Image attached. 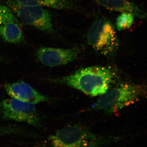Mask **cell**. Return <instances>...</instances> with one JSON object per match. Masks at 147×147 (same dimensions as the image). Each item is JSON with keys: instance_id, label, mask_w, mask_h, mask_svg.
<instances>
[{"instance_id": "cell-1", "label": "cell", "mask_w": 147, "mask_h": 147, "mask_svg": "<svg viewBox=\"0 0 147 147\" xmlns=\"http://www.w3.org/2000/svg\"><path fill=\"white\" fill-rule=\"evenodd\" d=\"M114 75L108 67L94 66L80 69L54 82L65 84L90 96H96L104 94L109 89Z\"/></svg>"}, {"instance_id": "cell-2", "label": "cell", "mask_w": 147, "mask_h": 147, "mask_svg": "<svg viewBox=\"0 0 147 147\" xmlns=\"http://www.w3.org/2000/svg\"><path fill=\"white\" fill-rule=\"evenodd\" d=\"M145 93L144 88L140 85L121 84L100 95L92 108L108 113H117L137 101Z\"/></svg>"}, {"instance_id": "cell-3", "label": "cell", "mask_w": 147, "mask_h": 147, "mask_svg": "<svg viewBox=\"0 0 147 147\" xmlns=\"http://www.w3.org/2000/svg\"><path fill=\"white\" fill-rule=\"evenodd\" d=\"M89 45L97 53L109 59H113L119 47V41L112 23L104 19L96 21L87 34Z\"/></svg>"}, {"instance_id": "cell-4", "label": "cell", "mask_w": 147, "mask_h": 147, "mask_svg": "<svg viewBox=\"0 0 147 147\" xmlns=\"http://www.w3.org/2000/svg\"><path fill=\"white\" fill-rule=\"evenodd\" d=\"M50 140L53 146L75 147L98 146L100 140L88 128L81 125H68L51 135Z\"/></svg>"}, {"instance_id": "cell-5", "label": "cell", "mask_w": 147, "mask_h": 147, "mask_svg": "<svg viewBox=\"0 0 147 147\" xmlns=\"http://www.w3.org/2000/svg\"><path fill=\"white\" fill-rule=\"evenodd\" d=\"M0 117L35 127L39 126L40 124L39 115L34 104L12 98L0 100Z\"/></svg>"}, {"instance_id": "cell-6", "label": "cell", "mask_w": 147, "mask_h": 147, "mask_svg": "<svg viewBox=\"0 0 147 147\" xmlns=\"http://www.w3.org/2000/svg\"><path fill=\"white\" fill-rule=\"evenodd\" d=\"M7 4L23 24L48 33L54 32L51 16L45 9L41 7L22 5L13 1H9Z\"/></svg>"}, {"instance_id": "cell-7", "label": "cell", "mask_w": 147, "mask_h": 147, "mask_svg": "<svg viewBox=\"0 0 147 147\" xmlns=\"http://www.w3.org/2000/svg\"><path fill=\"white\" fill-rule=\"evenodd\" d=\"M80 52L77 47L69 49L42 47L37 51V57L44 65L54 67L65 65L76 59Z\"/></svg>"}, {"instance_id": "cell-8", "label": "cell", "mask_w": 147, "mask_h": 147, "mask_svg": "<svg viewBox=\"0 0 147 147\" xmlns=\"http://www.w3.org/2000/svg\"><path fill=\"white\" fill-rule=\"evenodd\" d=\"M4 88L11 97L23 102L36 105L50 100L49 98L40 93L24 82L6 84Z\"/></svg>"}, {"instance_id": "cell-9", "label": "cell", "mask_w": 147, "mask_h": 147, "mask_svg": "<svg viewBox=\"0 0 147 147\" xmlns=\"http://www.w3.org/2000/svg\"><path fill=\"white\" fill-rule=\"evenodd\" d=\"M99 5L110 10L133 13L139 18H147V14L128 0H95Z\"/></svg>"}, {"instance_id": "cell-10", "label": "cell", "mask_w": 147, "mask_h": 147, "mask_svg": "<svg viewBox=\"0 0 147 147\" xmlns=\"http://www.w3.org/2000/svg\"><path fill=\"white\" fill-rule=\"evenodd\" d=\"M0 35L6 42L19 43L24 40L22 30L17 21H11L0 25Z\"/></svg>"}, {"instance_id": "cell-11", "label": "cell", "mask_w": 147, "mask_h": 147, "mask_svg": "<svg viewBox=\"0 0 147 147\" xmlns=\"http://www.w3.org/2000/svg\"><path fill=\"white\" fill-rule=\"evenodd\" d=\"M16 1L22 5L47 7L58 9H71L73 7L70 0H16Z\"/></svg>"}, {"instance_id": "cell-12", "label": "cell", "mask_w": 147, "mask_h": 147, "mask_svg": "<svg viewBox=\"0 0 147 147\" xmlns=\"http://www.w3.org/2000/svg\"><path fill=\"white\" fill-rule=\"evenodd\" d=\"M134 14L129 12H122L116 20V26L119 31L129 28L134 21Z\"/></svg>"}, {"instance_id": "cell-13", "label": "cell", "mask_w": 147, "mask_h": 147, "mask_svg": "<svg viewBox=\"0 0 147 147\" xmlns=\"http://www.w3.org/2000/svg\"><path fill=\"white\" fill-rule=\"evenodd\" d=\"M11 21H17L10 9L0 4V25Z\"/></svg>"}, {"instance_id": "cell-14", "label": "cell", "mask_w": 147, "mask_h": 147, "mask_svg": "<svg viewBox=\"0 0 147 147\" xmlns=\"http://www.w3.org/2000/svg\"><path fill=\"white\" fill-rule=\"evenodd\" d=\"M19 130L12 127H0V135L17 132Z\"/></svg>"}]
</instances>
